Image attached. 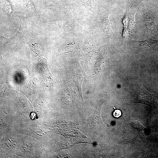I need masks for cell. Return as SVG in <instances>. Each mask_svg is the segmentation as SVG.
<instances>
[{
	"instance_id": "6da1fadb",
	"label": "cell",
	"mask_w": 158,
	"mask_h": 158,
	"mask_svg": "<svg viewBox=\"0 0 158 158\" xmlns=\"http://www.w3.org/2000/svg\"><path fill=\"white\" fill-rule=\"evenodd\" d=\"M109 13L107 11H99L97 18V22L99 26L104 33L114 35L109 21Z\"/></svg>"
},
{
	"instance_id": "7a4b0ae2",
	"label": "cell",
	"mask_w": 158,
	"mask_h": 158,
	"mask_svg": "<svg viewBox=\"0 0 158 158\" xmlns=\"http://www.w3.org/2000/svg\"><path fill=\"white\" fill-rule=\"evenodd\" d=\"M130 42L136 48L146 52L154 50L158 46V40L148 39L143 41L131 40Z\"/></svg>"
},
{
	"instance_id": "3957f363",
	"label": "cell",
	"mask_w": 158,
	"mask_h": 158,
	"mask_svg": "<svg viewBox=\"0 0 158 158\" xmlns=\"http://www.w3.org/2000/svg\"><path fill=\"white\" fill-rule=\"evenodd\" d=\"M80 1L87 9L90 10L92 8V0H80Z\"/></svg>"
},
{
	"instance_id": "277c9868",
	"label": "cell",
	"mask_w": 158,
	"mask_h": 158,
	"mask_svg": "<svg viewBox=\"0 0 158 158\" xmlns=\"http://www.w3.org/2000/svg\"><path fill=\"white\" fill-rule=\"evenodd\" d=\"M113 115L115 117L118 118L121 115V112L120 110L117 109L113 112Z\"/></svg>"
},
{
	"instance_id": "5b68a950",
	"label": "cell",
	"mask_w": 158,
	"mask_h": 158,
	"mask_svg": "<svg viewBox=\"0 0 158 158\" xmlns=\"http://www.w3.org/2000/svg\"><path fill=\"white\" fill-rule=\"evenodd\" d=\"M30 117L31 119L34 120L36 118V115L34 112H32L30 113Z\"/></svg>"
}]
</instances>
